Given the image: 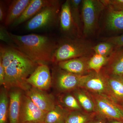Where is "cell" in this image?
<instances>
[{"instance_id": "cell-1", "label": "cell", "mask_w": 123, "mask_h": 123, "mask_svg": "<svg viewBox=\"0 0 123 123\" xmlns=\"http://www.w3.org/2000/svg\"><path fill=\"white\" fill-rule=\"evenodd\" d=\"M0 62L5 69V88H18L26 91L31 87L27 82V79L38 64L15 47L1 45Z\"/></svg>"}, {"instance_id": "cell-2", "label": "cell", "mask_w": 123, "mask_h": 123, "mask_svg": "<svg viewBox=\"0 0 123 123\" xmlns=\"http://www.w3.org/2000/svg\"><path fill=\"white\" fill-rule=\"evenodd\" d=\"M15 47L39 65L52 63L57 43L46 36L30 34L24 35L7 32Z\"/></svg>"}, {"instance_id": "cell-3", "label": "cell", "mask_w": 123, "mask_h": 123, "mask_svg": "<svg viewBox=\"0 0 123 123\" xmlns=\"http://www.w3.org/2000/svg\"><path fill=\"white\" fill-rule=\"evenodd\" d=\"M93 46L89 42L80 37H66L57 43L52 63L57 64L60 62L74 58L88 57L94 53L92 49Z\"/></svg>"}, {"instance_id": "cell-4", "label": "cell", "mask_w": 123, "mask_h": 123, "mask_svg": "<svg viewBox=\"0 0 123 123\" xmlns=\"http://www.w3.org/2000/svg\"><path fill=\"white\" fill-rule=\"evenodd\" d=\"M62 5L60 1L50 0L35 16L27 22L25 29L27 30H38L56 25L59 21Z\"/></svg>"}, {"instance_id": "cell-5", "label": "cell", "mask_w": 123, "mask_h": 123, "mask_svg": "<svg viewBox=\"0 0 123 123\" xmlns=\"http://www.w3.org/2000/svg\"><path fill=\"white\" fill-rule=\"evenodd\" d=\"M105 7L101 0H82L81 17L84 36L88 37L94 33L101 13Z\"/></svg>"}, {"instance_id": "cell-6", "label": "cell", "mask_w": 123, "mask_h": 123, "mask_svg": "<svg viewBox=\"0 0 123 123\" xmlns=\"http://www.w3.org/2000/svg\"><path fill=\"white\" fill-rule=\"evenodd\" d=\"M89 75V74H74L62 70L58 67V69H53V76L58 89L66 91L72 90L79 86L82 87Z\"/></svg>"}, {"instance_id": "cell-7", "label": "cell", "mask_w": 123, "mask_h": 123, "mask_svg": "<svg viewBox=\"0 0 123 123\" xmlns=\"http://www.w3.org/2000/svg\"><path fill=\"white\" fill-rule=\"evenodd\" d=\"M47 113L39 108L26 95L23 94L20 123H44Z\"/></svg>"}, {"instance_id": "cell-8", "label": "cell", "mask_w": 123, "mask_h": 123, "mask_svg": "<svg viewBox=\"0 0 123 123\" xmlns=\"http://www.w3.org/2000/svg\"><path fill=\"white\" fill-rule=\"evenodd\" d=\"M95 105L98 112L107 118L123 122V108L113 99L103 95L95 98Z\"/></svg>"}, {"instance_id": "cell-9", "label": "cell", "mask_w": 123, "mask_h": 123, "mask_svg": "<svg viewBox=\"0 0 123 123\" xmlns=\"http://www.w3.org/2000/svg\"><path fill=\"white\" fill-rule=\"evenodd\" d=\"M52 79L48 65L41 64L38 65L27 79L26 81L31 87L45 91L50 87Z\"/></svg>"}, {"instance_id": "cell-10", "label": "cell", "mask_w": 123, "mask_h": 123, "mask_svg": "<svg viewBox=\"0 0 123 123\" xmlns=\"http://www.w3.org/2000/svg\"><path fill=\"white\" fill-rule=\"evenodd\" d=\"M59 23L62 32L67 37H78L77 28L71 14L69 0H67L62 5Z\"/></svg>"}, {"instance_id": "cell-11", "label": "cell", "mask_w": 123, "mask_h": 123, "mask_svg": "<svg viewBox=\"0 0 123 123\" xmlns=\"http://www.w3.org/2000/svg\"><path fill=\"white\" fill-rule=\"evenodd\" d=\"M25 92V94L34 104L44 112L47 113L53 110L56 105L53 95L44 91L31 86Z\"/></svg>"}, {"instance_id": "cell-12", "label": "cell", "mask_w": 123, "mask_h": 123, "mask_svg": "<svg viewBox=\"0 0 123 123\" xmlns=\"http://www.w3.org/2000/svg\"><path fill=\"white\" fill-rule=\"evenodd\" d=\"M10 89L9 93L8 115L10 123H20V111L23 90L18 88H12Z\"/></svg>"}, {"instance_id": "cell-13", "label": "cell", "mask_w": 123, "mask_h": 123, "mask_svg": "<svg viewBox=\"0 0 123 123\" xmlns=\"http://www.w3.org/2000/svg\"><path fill=\"white\" fill-rule=\"evenodd\" d=\"M89 59L88 57H78L60 62L56 64L62 70L74 74L83 75L86 70L89 69L88 63Z\"/></svg>"}, {"instance_id": "cell-14", "label": "cell", "mask_w": 123, "mask_h": 123, "mask_svg": "<svg viewBox=\"0 0 123 123\" xmlns=\"http://www.w3.org/2000/svg\"><path fill=\"white\" fill-rule=\"evenodd\" d=\"M50 1V0H31L22 14L13 23L12 25L17 26L25 22L28 21L48 4Z\"/></svg>"}, {"instance_id": "cell-15", "label": "cell", "mask_w": 123, "mask_h": 123, "mask_svg": "<svg viewBox=\"0 0 123 123\" xmlns=\"http://www.w3.org/2000/svg\"><path fill=\"white\" fill-rule=\"evenodd\" d=\"M107 92L116 102L123 103V76L111 75L107 79Z\"/></svg>"}, {"instance_id": "cell-16", "label": "cell", "mask_w": 123, "mask_h": 123, "mask_svg": "<svg viewBox=\"0 0 123 123\" xmlns=\"http://www.w3.org/2000/svg\"><path fill=\"white\" fill-rule=\"evenodd\" d=\"M31 0H14L12 1L7 10V16L4 24L6 26L12 25L21 15L29 4Z\"/></svg>"}, {"instance_id": "cell-17", "label": "cell", "mask_w": 123, "mask_h": 123, "mask_svg": "<svg viewBox=\"0 0 123 123\" xmlns=\"http://www.w3.org/2000/svg\"><path fill=\"white\" fill-rule=\"evenodd\" d=\"M82 87L102 95L107 92V79L99 74H90Z\"/></svg>"}, {"instance_id": "cell-18", "label": "cell", "mask_w": 123, "mask_h": 123, "mask_svg": "<svg viewBox=\"0 0 123 123\" xmlns=\"http://www.w3.org/2000/svg\"><path fill=\"white\" fill-rule=\"evenodd\" d=\"M108 10L105 20L108 30L112 31H123V10Z\"/></svg>"}, {"instance_id": "cell-19", "label": "cell", "mask_w": 123, "mask_h": 123, "mask_svg": "<svg viewBox=\"0 0 123 123\" xmlns=\"http://www.w3.org/2000/svg\"><path fill=\"white\" fill-rule=\"evenodd\" d=\"M110 57L111 62L109 70L111 75L123 76V49L118 48Z\"/></svg>"}, {"instance_id": "cell-20", "label": "cell", "mask_w": 123, "mask_h": 123, "mask_svg": "<svg viewBox=\"0 0 123 123\" xmlns=\"http://www.w3.org/2000/svg\"><path fill=\"white\" fill-rule=\"evenodd\" d=\"M70 10L73 20L77 31L79 37L82 34L83 23L80 7L81 5V0H70Z\"/></svg>"}, {"instance_id": "cell-21", "label": "cell", "mask_w": 123, "mask_h": 123, "mask_svg": "<svg viewBox=\"0 0 123 123\" xmlns=\"http://www.w3.org/2000/svg\"><path fill=\"white\" fill-rule=\"evenodd\" d=\"M69 114L60 106L55 107L46 114L44 123H65Z\"/></svg>"}, {"instance_id": "cell-22", "label": "cell", "mask_w": 123, "mask_h": 123, "mask_svg": "<svg viewBox=\"0 0 123 123\" xmlns=\"http://www.w3.org/2000/svg\"><path fill=\"white\" fill-rule=\"evenodd\" d=\"M7 89L2 88L0 92V123H6L9 114V94Z\"/></svg>"}, {"instance_id": "cell-23", "label": "cell", "mask_w": 123, "mask_h": 123, "mask_svg": "<svg viewBox=\"0 0 123 123\" xmlns=\"http://www.w3.org/2000/svg\"><path fill=\"white\" fill-rule=\"evenodd\" d=\"M110 57L94 53L88 61V69L93 70L96 73H99L101 69L107 63Z\"/></svg>"}, {"instance_id": "cell-24", "label": "cell", "mask_w": 123, "mask_h": 123, "mask_svg": "<svg viewBox=\"0 0 123 123\" xmlns=\"http://www.w3.org/2000/svg\"><path fill=\"white\" fill-rule=\"evenodd\" d=\"M114 47L115 46L112 43L105 41L93 46L92 49L95 54L110 57L114 51Z\"/></svg>"}, {"instance_id": "cell-25", "label": "cell", "mask_w": 123, "mask_h": 123, "mask_svg": "<svg viewBox=\"0 0 123 123\" xmlns=\"http://www.w3.org/2000/svg\"><path fill=\"white\" fill-rule=\"evenodd\" d=\"M76 97L82 106L88 111H92L94 108V104L86 94L82 92L76 94Z\"/></svg>"}, {"instance_id": "cell-26", "label": "cell", "mask_w": 123, "mask_h": 123, "mask_svg": "<svg viewBox=\"0 0 123 123\" xmlns=\"http://www.w3.org/2000/svg\"><path fill=\"white\" fill-rule=\"evenodd\" d=\"M88 117L77 112L69 114L65 123H86L88 121Z\"/></svg>"}, {"instance_id": "cell-27", "label": "cell", "mask_w": 123, "mask_h": 123, "mask_svg": "<svg viewBox=\"0 0 123 123\" xmlns=\"http://www.w3.org/2000/svg\"><path fill=\"white\" fill-rule=\"evenodd\" d=\"M108 9L123 10V0H101Z\"/></svg>"}, {"instance_id": "cell-28", "label": "cell", "mask_w": 123, "mask_h": 123, "mask_svg": "<svg viewBox=\"0 0 123 123\" xmlns=\"http://www.w3.org/2000/svg\"><path fill=\"white\" fill-rule=\"evenodd\" d=\"M63 102L66 106L71 109L75 110H79L80 109L77 99L71 95H66L64 98Z\"/></svg>"}, {"instance_id": "cell-29", "label": "cell", "mask_w": 123, "mask_h": 123, "mask_svg": "<svg viewBox=\"0 0 123 123\" xmlns=\"http://www.w3.org/2000/svg\"><path fill=\"white\" fill-rule=\"evenodd\" d=\"M104 40L112 43L116 48H120L123 46V34L118 36L106 38Z\"/></svg>"}, {"instance_id": "cell-30", "label": "cell", "mask_w": 123, "mask_h": 123, "mask_svg": "<svg viewBox=\"0 0 123 123\" xmlns=\"http://www.w3.org/2000/svg\"><path fill=\"white\" fill-rule=\"evenodd\" d=\"M7 11L5 2L2 1H0V21L1 23H4L7 16Z\"/></svg>"}, {"instance_id": "cell-31", "label": "cell", "mask_w": 123, "mask_h": 123, "mask_svg": "<svg viewBox=\"0 0 123 123\" xmlns=\"http://www.w3.org/2000/svg\"><path fill=\"white\" fill-rule=\"evenodd\" d=\"M8 31L5 30L4 27L2 26H0V39L1 40L6 42L10 43L11 42L8 35Z\"/></svg>"}, {"instance_id": "cell-32", "label": "cell", "mask_w": 123, "mask_h": 123, "mask_svg": "<svg viewBox=\"0 0 123 123\" xmlns=\"http://www.w3.org/2000/svg\"><path fill=\"white\" fill-rule=\"evenodd\" d=\"M5 79V71L4 68L2 63L0 62V86L4 85Z\"/></svg>"}, {"instance_id": "cell-33", "label": "cell", "mask_w": 123, "mask_h": 123, "mask_svg": "<svg viewBox=\"0 0 123 123\" xmlns=\"http://www.w3.org/2000/svg\"><path fill=\"white\" fill-rule=\"evenodd\" d=\"M110 123H123V121H119V120H112Z\"/></svg>"}, {"instance_id": "cell-34", "label": "cell", "mask_w": 123, "mask_h": 123, "mask_svg": "<svg viewBox=\"0 0 123 123\" xmlns=\"http://www.w3.org/2000/svg\"><path fill=\"white\" fill-rule=\"evenodd\" d=\"M105 123L103 120H96V121H93L92 123Z\"/></svg>"}, {"instance_id": "cell-35", "label": "cell", "mask_w": 123, "mask_h": 123, "mask_svg": "<svg viewBox=\"0 0 123 123\" xmlns=\"http://www.w3.org/2000/svg\"></svg>"}]
</instances>
